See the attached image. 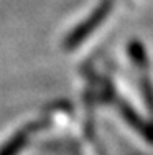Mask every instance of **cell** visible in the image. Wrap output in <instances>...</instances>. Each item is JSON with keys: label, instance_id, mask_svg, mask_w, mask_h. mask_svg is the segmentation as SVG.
<instances>
[{"label": "cell", "instance_id": "cell-1", "mask_svg": "<svg viewBox=\"0 0 153 155\" xmlns=\"http://www.w3.org/2000/svg\"><path fill=\"white\" fill-rule=\"evenodd\" d=\"M112 7H114V0H102V3L91 13V17L87 18V20H84L82 23H79L78 27H76V30L68 35L66 43H64L66 48H76L78 45H81L87 36L107 18V15L112 10Z\"/></svg>", "mask_w": 153, "mask_h": 155}, {"label": "cell", "instance_id": "cell-2", "mask_svg": "<svg viewBox=\"0 0 153 155\" xmlns=\"http://www.w3.org/2000/svg\"><path fill=\"white\" fill-rule=\"evenodd\" d=\"M27 132H28V129L17 132V134L13 135L12 139H10V142L7 143V145L3 147L2 150H0V155H15L18 150L21 149V145L25 143V139H27Z\"/></svg>", "mask_w": 153, "mask_h": 155}]
</instances>
